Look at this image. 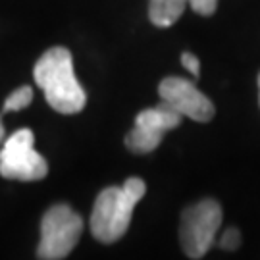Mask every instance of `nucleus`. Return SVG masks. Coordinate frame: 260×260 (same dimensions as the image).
<instances>
[{"label":"nucleus","instance_id":"obj_1","mask_svg":"<svg viewBox=\"0 0 260 260\" xmlns=\"http://www.w3.org/2000/svg\"><path fill=\"white\" fill-rule=\"evenodd\" d=\"M35 81L43 89L47 103L60 114H77L85 108L87 94L74 72L72 52L54 47L39 58L33 70Z\"/></svg>","mask_w":260,"mask_h":260},{"label":"nucleus","instance_id":"obj_2","mask_svg":"<svg viewBox=\"0 0 260 260\" xmlns=\"http://www.w3.org/2000/svg\"><path fill=\"white\" fill-rule=\"evenodd\" d=\"M147 185L139 177H129L121 187L104 189L94 201L91 232L101 243H114L125 235L133 210L145 197Z\"/></svg>","mask_w":260,"mask_h":260},{"label":"nucleus","instance_id":"obj_3","mask_svg":"<svg viewBox=\"0 0 260 260\" xmlns=\"http://www.w3.org/2000/svg\"><path fill=\"white\" fill-rule=\"evenodd\" d=\"M83 232V220L68 205L48 208L41 222V241L37 256L45 260L66 258L74 251Z\"/></svg>","mask_w":260,"mask_h":260},{"label":"nucleus","instance_id":"obj_4","mask_svg":"<svg viewBox=\"0 0 260 260\" xmlns=\"http://www.w3.org/2000/svg\"><path fill=\"white\" fill-rule=\"evenodd\" d=\"M222 223V208L212 199H205L189 206L181 214L179 239L189 258H203L214 245L216 233Z\"/></svg>","mask_w":260,"mask_h":260},{"label":"nucleus","instance_id":"obj_5","mask_svg":"<svg viewBox=\"0 0 260 260\" xmlns=\"http://www.w3.org/2000/svg\"><path fill=\"white\" fill-rule=\"evenodd\" d=\"M31 129H19L6 139L0 150V174L6 179L39 181L48 174L47 160L39 154Z\"/></svg>","mask_w":260,"mask_h":260},{"label":"nucleus","instance_id":"obj_6","mask_svg":"<svg viewBox=\"0 0 260 260\" xmlns=\"http://www.w3.org/2000/svg\"><path fill=\"white\" fill-rule=\"evenodd\" d=\"M181 114H177L172 106L160 103L154 108H147L137 114L133 129L125 137V145L135 154H149L158 149L162 137L170 129H174L181 121Z\"/></svg>","mask_w":260,"mask_h":260},{"label":"nucleus","instance_id":"obj_7","mask_svg":"<svg viewBox=\"0 0 260 260\" xmlns=\"http://www.w3.org/2000/svg\"><path fill=\"white\" fill-rule=\"evenodd\" d=\"M162 103L172 106L177 114L195 121H208L214 116V104L191 81L183 77H166L158 87Z\"/></svg>","mask_w":260,"mask_h":260},{"label":"nucleus","instance_id":"obj_8","mask_svg":"<svg viewBox=\"0 0 260 260\" xmlns=\"http://www.w3.org/2000/svg\"><path fill=\"white\" fill-rule=\"evenodd\" d=\"M189 0H150L149 18L156 27H170L181 18Z\"/></svg>","mask_w":260,"mask_h":260},{"label":"nucleus","instance_id":"obj_9","mask_svg":"<svg viewBox=\"0 0 260 260\" xmlns=\"http://www.w3.org/2000/svg\"><path fill=\"white\" fill-rule=\"evenodd\" d=\"M33 101V89L31 87H19L18 91H14V93L10 94L8 99H6V103H4V112H18V110H23V108H27L29 104Z\"/></svg>","mask_w":260,"mask_h":260},{"label":"nucleus","instance_id":"obj_10","mask_svg":"<svg viewBox=\"0 0 260 260\" xmlns=\"http://www.w3.org/2000/svg\"><path fill=\"white\" fill-rule=\"evenodd\" d=\"M239 245H241V233L233 228L225 230L220 237V249L223 251H235V249H239Z\"/></svg>","mask_w":260,"mask_h":260},{"label":"nucleus","instance_id":"obj_11","mask_svg":"<svg viewBox=\"0 0 260 260\" xmlns=\"http://www.w3.org/2000/svg\"><path fill=\"white\" fill-rule=\"evenodd\" d=\"M189 6L201 16H212L218 8V0H189Z\"/></svg>","mask_w":260,"mask_h":260},{"label":"nucleus","instance_id":"obj_12","mask_svg":"<svg viewBox=\"0 0 260 260\" xmlns=\"http://www.w3.org/2000/svg\"><path fill=\"white\" fill-rule=\"evenodd\" d=\"M181 64L185 68L189 74H193L195 77L201 75V62H199V58L195 54H191V52H183L181 54Z\"/></svg>","mask_w":260,"mask_h":260},{"label":"nucleus","instance_id":"obj_13","mask_svg":"<svg viewBox=\"0 0 260 260\" xmlns=\"http://www.w3.org/2000/svg\"><path fill=\"white\" fill-rule=\"evenodd\" d=\"M4 139V125H2V120H0V143Z\"/></svg>","mask_w":260,"mask_h":260},{"label":"nucleus","instance_id":"obj_14","mask_svg":"<svg viewBox=\"0 0 260 260\" xmlns=\"http://www.w3.org/2000/svg\"><path fill=\"white\" fill-rule=\"evenodd\" d=\"M258 91H260V75H258Z\"/></svg>","mask_w":260,"mask_h":260}]
</instances>
